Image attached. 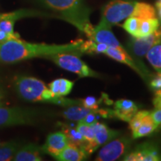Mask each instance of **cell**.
I'll return each mask as SVG.
<instances>
[{"mask_svg": "<svg viewBox=\"0 0 161 161\" xmlns=\"http://www.w3.org/2000/svg\"><path fill=\"white\" fill-rule=\"evenodd\" d=\"M156 8H157V10H158V17L161 19V3L160 2H159V1L157 2Z\"/></svg>", "mask_w": 161, "mask_h": 161, "instance_id": "obj_35", "label": "cell"}, {"mask_svg": "<svg viewBox=\"0 0 161 161\" xmlns=\"http://www.w3.org/2000/svg\"><path fill=\"white\" fill-rule=\"evenodd\" d=\"M46 59L54 62L61 69L77 74L79 77H98V74L78 57L77 55L69 52H60L46 56Z\"/></svg>", "mask_w": 161, "mask_h": 161, "instance_id": "obj_4", "label": "cell"}, {"mask_svg": "<svg viewBox=\"0 0 161 161\" xmlns=\"http://www.w3.org/2000/svg\"><path fill=\"white\" fill-rule=\"evenodd\" d=\"M160 26V22L157 17L140 20V27L138 31V37H146L152 34Z\"/></svg>", "mask_w": 161, "mask_h": 161, "instance_id": "obj_23", "label": "cell"}, {"mask_svg": "<svg viewBox=\"0 0 161 161\" xmlns=\"http://www.w3.org/2000/svg\"><path fill=\"white\" fill-rule=\"evenodd\" d=\"M140 19L135 17H129L127 18L122 25L123 29L130 34L133 37H138V31L140 27Z\"/></svg>", "mask_w": 161, "mask_h": 161, "instance_id": "obj_26", "label": "cell"}, {"mask_svg": "<svg viewBox=\"0 0 161 161\" xmlns=\"http://www.w3.org/2000/svg\"><path fill=\"white\" fill-rule=\"evenodd\" d=\"M146 55L154 69L158 72H161V42L153 46Z\"/></svg>", "mask_w": 161, "mask_h": 161, "instance_id": "obj_24", "label": "cell"}, {"mask_svg": "<svg viewBox=\"0 0 161 161\" xmlns=\"http://www.w3.org/2000/svg\"><path fill=\"white\" fill-rule=\"evenodd\" d=\"M138 111V107L134 102L128 99H119L114 103L113 116L129 122L134 114Z\"/></svg>", "mask_w": 161, "mask_h": 161, "instance_id": "obj_13", "label": "cell"}, {"mask_svg": "<svg viewBox=\"0 0 161 161\" xmlns=\"http://www.w3.org/2000/svg\"><path fill=\"white\" fill-rule=\"evenodd\" d=\"M1 101H2V96H1V92H0V104H1Z\"/></svg>", "mask_w": 161, "mask_h": 161, "instance_id": "obj_36", "label": "cell"}, {"mask_svg": "<svg viewBox=\"0 0 161 161\" xmlns=\"http://www.w3.org/2000/svg\"><path fill=\"white\" fill-rule=\"evenodd\" d=\"M69 144L65 134L60 130L49 134L46 138L45 144L41 147L43 153L55 158Z\"/></svg>", "mask_w": 161, "mask_h": 161, "instance_id": "obj_12", "label": "cell"}, {"mask_svg": "<svg viewBox=\"0 0 161 161\" xmlns=\"http://www.w3.org/2000/svg\"><path fill=\"white\" fill-rule=\"evenodd\" d=\"M136 3L134 0H112L104 6L102 18L111 26L117 24L132 15Z\"/></svg>", "mask_w": 161, "mask_h": 161, "instance_id": "obj_6", "label": "cell"}, {"mask_svg": "<svg viewBox=\"0 0 161 161\" xmlns=\"http://www.w3.org/2000/svg\"><path fill=\"white\" fill-rule=\"evenodd\" d=\"M158 127V126L152 120L150 114H148L143 118L138 128L132 132L133 138L137 139L149 135L156 130Z\"/></svg>", "mask_w": 161, "mask_h": 161, "instance_id": "obj_20", "label": "cell"}, {"mask_svg": "<svg viewBox=\"0 0 161 161\" xmlns=\"http://www.w3.org/2000/svg\"><path fill=\"white\" fill-rule=\"evenodd\" d=\"M130 141L127 137L114 138L107 142L96 156V160L114 161L125 154L130 148Z\"/></svg>", "mask_w": 161, "mask_h": 161, "instance_id": "obj_7", "label": "cell"}, {"mask_svg": "<svg viewBox=\"0 0 161 161\" xmlns=\"http://www.w3.org/2000/svg\"><path fill=\"white\" fill-rule=\"evenodd\" d=\"M14 22L8 19H1L0 18V30L9 34L14 33Z\"/></svg>", "mask_w": 161, "mask_h": 161, "instance_id": "obj_29", "label": "cell"}, {"mask_svg": "<svg viewBox=\"0 0 161 161\" xmlns=\"http://www.w3.org/2000/svg\"><path fill=\"white\" fill-rule=\"evenodd\" d=\"M158 1H159V2H160V3H161V0H158Z\"/></svg>", "mask_w": 161, "mask_h": 161, "instance_id": "obj_37", "label": "cell"}, {"mask_svg": "<svg viewBox=\"0 0 161 161\" xmlns=\"http://www.w3.org/2000/svg\"><path fill=\"white\" fill-rule=\"evenodd\" d=\"M20 147V143L17 141H10L3 143L0 147V161L13 160Z\"/></svg>", "mask_w": 161, "mask_h": 161, "instance_id": "obj_22", "label": "cell"}, {"mask_svg": "<svg viewBox=\"0 0 161 161\" xmlns=\"http://www.w3.org/2000/svg\"><path fill=\"white\" fill-rule=\"evenodd\" d=\"M98 114V109L95 110V111L90 113L89 114H87L83 119L80 122H83V123L87 124V125H92L95 123L96 122H97V115Z\"/></svg>", "mask_w": 161, "mask_h": 161, "instance_id": "obj_30", "label": "cell"}, {"mask_svg": "<svg viewBox=\"0 0 161 161\" xmlns=\"http://www.w3.org/2000/svg\"><path fill=\"white\" fill-rule=\"evenodd\" d=\"M93 125L94 132H95V148L97 149L98 147L107 143L110 140L117 137L120 132L108 128L106 125L101 122H96Z\"/></svg>", "mask_w": 161, "mask_h": 161, "instance_id": "obj_15", "label": "cell"}, {"mask_svg": "<svg viewBox=\"0 0 161 161\" xmlns=\"http://www.w3.org/2000/svg\"><path fill=\"white\" fill-rule=\"evenodd\" d=\"M60 127L62 128V131L65 134L66 137H67L69 143L80 147L84 149L86 142L84 136H82V134L77 130L76 127L73 128V127L68 125L66 124H61Z\"/></svg>", "mask_w": 161, "mask_h": 161, "instance_id": "obj_19", "label": "cell"}, {"mask_svg": "<svg viewBox=\"0 0 161 161\" xmlns=\"http://www.w3.org/2000/svg\"><path fill=\"white\" fill-rule=\"evenodd\" d=\"M93 111H95V110L90 109L81 105H72L67 107V108L64 110L62 116L67 120L80 122L87 114Z\"/></svg>", "mask_w": 161, "mask_h": 161, "instance_id": "obj_17", "label": "cell"}, {"mask_svg": "<svg viewBox=\"0 0 161 161\" xmlns=\"http://www.w3.org/2000/svg\"><path fill=\"white\" fill-rule=\"evenodd\" d=\"M102 101V98H101L99 100L97 98L93 97V96H88L84 99H80L81 105L85 107V108H90L92 110H98L99 104Z\"/></svg>", "mask_w": 161, "mask_h": 161, "instance_id": "obj_28", "label": "cell"}, {"mask_svg": "<svg viewBox=\"0 0 161 161\" xmlns=\"http://www.w3.org/2000/svg\"><path fill=\"white\" fill-rule=\"evenodd\" d=\"M84 33L90 40L93 37L94 27L90 21L91 10L84 0H38Z\"/></svg>", "mask_w": 161, "mask_h": 161, "instance_id": "obj_2", "label": "cell"}, {"mask_svg": "<svg viewBox=\"0 0 161 161\" xmlns=\"http://www.w3.org/2000/svg\"><path fill=\"white\" fill-rule=\"evenodd\" d=\"M37 118V112L36 110L0 107V128L32 125L35 123Z\"/></svg>", "mask_w": 161, "mask_h": 161, "instance_id": "obj_5", "label": "cell"}, {"mask_svg": "<svg viewBox=\"0 0 161 161\" xmlns=\"http://www.w3.org/2000/svg\"><path fill=\"white\" fill-rule=\"evenodd\" d=\"M130 17H135L140 20L156 17V11L152 5L145 3L136 2L135 8Z\"/></svg>", "mask_w": 161, "mask_h": 161, "instance_id": "obj_21", "label": "cell"}, {"mask_svg": "<svg viewBox=\"0 0 161 161\" xmlns=\"http://www.w3.org/2000/svg\"><path fill=\"white\" fill-rule=\"evenodd\" d=\"M153 104L155 108H161V89L157 90L154 98L153 99Z\"/></svg>", "mask_w": 161, "mask_h": 161, "instance_id": "obj_34", "label": "cell"}, {"mask_svg": "<svg viewBox=\"0 0 161 161\" xmlns=\"http://www.w3.org/2000/svg\"><path fill=\"white\" fill-rule=\"evenodd\" d=\"M74 82L66 79V78H58L54 80L49 84V89L57 97L68 95L73 87Z\"/></svg>", "mask_w": 161, "mask_h": 161, "instance_id": "obj_18", "label": "cell"}, {"mask_svg": "<svg viewBox=\"0 0 161 161\" xmlns=\"http://www.w3.org/2000/svg\"><path fill=\"white\" fill-rule=\"evenodd\" d=\"M122 160L158 161L161 160V157L156 146L149 142H145L138 146L133 152L126 153Z\"/></svg>", "mask_w": 161, "mask_h": 161, "instance_id": "obj_10", "label": "cell"}, {"mask_svg": "<svg viewBox=\"0 0 161 161\" xmlns=\"http://www.w3.org/2000/svg\"><path fill=\"white\" fill-rule=\"evenodd\" d=\"M42 148L34 143H29L21 146L14 157L15 161H41L43 160L41 154Z\"/></svg>", "mask_w": 161, "mask_h": 161, "instance_id": "obj_14", "label": "cell"}, {"mask_svg": "<svg viewBox=\"0 0 161 161\" xmlns=\"http://www.w3.org/2000/svg\"><path fill=\"white\" fill-rule=\"evenodd\" d=\"M150 85L153 89H155V90L161 89V72H158V75L151 80Z\"/></svg>", "mask_w": 161, "mask_h": 161, "instance_id": "obj_33", "label": "cell"}, {"mask_svg": "<svg viewBox=\"0 0 161 161\" xmlns=\"http://www.w3.org/2000/svg\"><path fill=\"white\" fill-rule=\"evenodd\" d=\"M92 40L96 43L106 44L108 47L116 48L120 50H125V48L121 45L111 30V25H109L102 18L96 27H94Z\"/></svg>", "mask_w": 161, "mask_h": 161, "instance_id": "obj_9", "label": "cell"}, {"mask_svg": "<svg viewBox=\"0 0 161 161\" xmlns=\"http://www.w3.org/2000/svg\"><path fill=\"white\" fill-rule=\"evenodd\" d=\"M43 15H44V14L39 11H33V10L21 9L13 12H10V13L1 14H0V18H1V19H8L12 20V21L15 23L17 20L22 19V18L24 17H37V16Z\"/></svg>", "mask_w": 161, "mask_h": 161, "instance_id": "obj_25", "label": "cell"}, {"mask_svg": "<svg viewBox=\"0 0 161 161\" xmlns=\"http://www.w3.org/2000/svg\"><path fill=\"white\" fill-rule=\"evenodd\" d=\"M14 86L18 96L25 101L51 102L64 107L81 105L80 99L57 97L42 80L34 77L17 76L14 80Z\"/></svg>", "mask_w": 161, "mask_h": 161, "instance_id": "obj_3", "label": "cell"}, {"mask_svg": "<svg viewBox=\"0 0 161 161\" xmlns=\"http://www.w3.org/2000/svg\"><path fill=\"white\" fill-rule=\"evenodd\" d=\"M152 120L157 125H161V108H155V110L150 113Z\"/></svg>", "mask_w": 161, "mask_h": 161, "instance_id": "obj_31", "label": "cell"}, {"mask_svg": "<svg viewBox=\"0 0 161 161\" xmlns=\"http://www.w3.org/2000/svg\"><path fill=\"white\" fill-rule=\"evenodd\" d=\"M87 154L83 148L69 143L55 158L60 161H80L86 159Z\"/></svg>", "mask_w": 161, "mask_h": 161, "instance_id": "obj_16", "label": "cell"}, {"mask_svg": "<svg viewBox=\"0 0 161 161\" xmlns=\"http://www.w3.org/2000/svg\"><path fill=\"white\" fill-rule=\"evenodd\" d=\"M149 114L150 112L147 111V110H141V111H139L138 110V111L134 114V116L131 118V119L129 121V127L132 132L134 131V130L138 128L145 116Z\"/></svg>", "mask_w": 161, "mask_h": 161, "instance_id": "obj_27", "label": "cell"}, {"mask_svg": "<svg viewBox=\"0 0 161 161\" xmlns=\"http://www.w3.org/2000/svg\"><path fill=\"white\" fill-rule=\"evenodd\" d=\"M82 40H77L71 43L64 45L45 43H32L23 41L20 37L11 38L0 43V63L15 64L34 58L46 56L60 52H69L80 55Z\"/></svg>", "mask_w": 161, "mask_h": 161, "instance_id": "obj_1", "label": "cell"}, {"mask_svg": "<svg viewBox=\"0 0 161 161\" xmlns=\"http://www.w3.org/2000/svg\"><path fill=\"white\" fill-rule=\"evenodd\" d=\"M161 42V26L151 35L142 37H134L128 42V48L133 55L142 58L151 48Z\"/></svg>", "mask_w": 161, "mask_h": 161, "instance_id": "obj_8", "label": "cell"}, {"mask_svg": "<svg viewBox=\"0 0 161 161\" xmlns=\"http://www.w3.org/2000/svg\"><path fill=\"white\" fill-rule=\"evenodd\" d=\"M104 53L112 59L130 66L131 69L137 72L139 75L142 78H143L144 79H146L147 77L149 76V73H148V70L146 69V67L141 64H138L137 62H136L130 57V55L125 49L120 50L116 49V48L108 47Z\"/></svg>", "mask_w": 161, "mask_h": 161, "instance_id": "obj_11", "label": "cell"}, {"mask_svg": "<svg viewBox=\"0 0 161 161\" xmlns=\"http://www.w3.org/2000/svg\"><path fill=\"white\" fill-rule=\"evenodd\" d=\"M15 37H19V35L18 34L15 33V32L13 34H9L0 30V43L7 41V40L11 39V38Z\"/></svg>", "mask_w": 161, "mask_h": 161, "instance_id": "obj_32", "label": "cell"}]
</instances>
